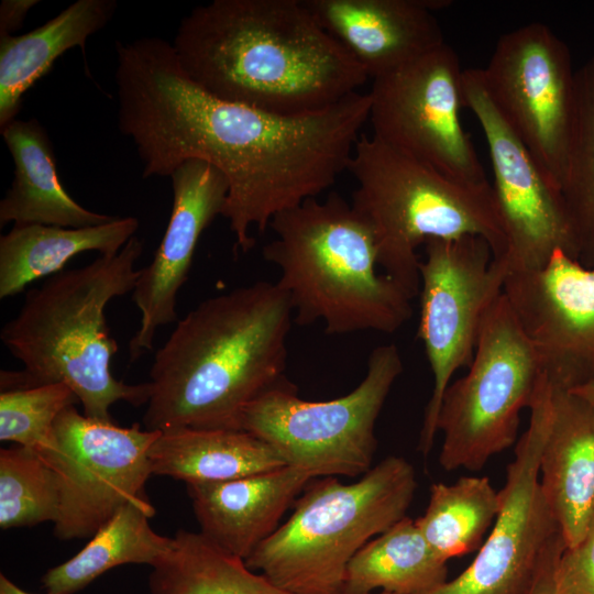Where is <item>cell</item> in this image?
I'll return each mask as SVG.
<instances>
[{
  "label": "cell",
  "instance_id": "obj_1",
  "mask_svg": "<svg viewBox=\"0 0 594 594\" xmlns=\"http://www.w3.org/2000/svg\"><path fill=\"white\" fill-rule=\"evenodd\" d=\"M370 94L353 92L324 109L275 113L219 99L199 89L184 105L176 140L186 158L205 161L227 178L222 217L234 250H251L252 228L331 187L346 170L370 117Z\"/></svg>",
  "mask_w": 594,
  "mask_h": 594
},
{
  "label": "cell",
  "instance_id": "obj_2",
  "mask_svg": "<svg viewBox=\"0 0 594 594\" xmlns=\"http://www.w3.org/2000/svg\"><path fill=\"white\" fill-rule=\"evenodd\" d=\"M173 50L210 95L282 113L324 109L369 79L302 0H213L194 8Z\"/></svg>",
  "mask_w": 594,
  "mask_h": 594
},
{
  "label": "cell",
  "instance_id": "obj_3",
  "mask_svg": "<svg viewBox=\"0 0 594 594\" xmlns=\"http://www.w3.org/2000/svg\"><path fill=\"white\" fill-rule=\"evenodd\" d=\"M293 319L277 283L258 280L201 301L155 353L145 429H241L245 408L288 381Z\"/></svg>",
  "mask_w": 594,
  "mask_h": 594
},
{
  "label": "cell",
  "instance_id": "obj_4",
  "mask_svg": "<svg viewBox=\"0 0 594 594\" xmlns=\"http://www.w3.org/2000/svg\"><path fill=\"white\" fill-rule=\"evenodd\" d=\"M142 252L143 243L134 235L118 253L64 270L30 289L0 332L2 343L24 366L1 371V391L64 383L85 416L103 421H112L110 408L117 402L146 405L148 382L127 384L111 372L118 344L105 314L110 300L134 289Z\"/></svg>",
  "mask_w": 594,
  "mask_h": 594
},
{
  "label": "cell",
  "instance_id": "obj_5",
  "mask_svg": "<svg viewBox=\"0 0 594 594\" xmlns=\"http://www.w3.org/2000/svg\"><path fill=\"white\" fill-rule=\"evenodd\" d=\"M268 228L275 238L262 254L279 270L297 324L323 322L327 334L394 333L410 319L411 298L378 272L371 227L338 193L276 215Z\"/></svg>",
  "mask_w": 594,
  "mask_h": 594
},
{
  "label": "cell",
  "instance_id": "obj_6",
  "mask_svg": "<svg viewBox=\"0 0 594 594\" xmlns=\"http://www.w3.org/2000/svg\"><path fill=\"white\" fill-rule=\"evenodd\" d=\"M352 207L371 227L383 273L413 299L420 288L417 250L428 240L481 237L493 257L507 244L490 183L459 182L375 136L361 134L349 162Z\"/></svg>",
  "mask_w": 594,
  "mask_h": 594
},
{
  "label": "cell",
  "instance_id": "obj_7",
  "mask_svg": "<svg viewBox=\"0 0 594 594\" xmlns=\"http://www.w3.org/2000/svg\"><path fill=\"white\" fill-rule=\"evenodd\" d=\"M417 487L414 466L391 455L354 483L308 484L290 517L245 559L288 594H343L350 560L406 517Z\"/></svg>",
  "mask_w": 594,
  "mask_h": 594
},
{
  "label": "cell",
  "instance_id": "obj_8",
  "mask_svg": "<svg viewBox=\"0 0 594 594\" xmlns=\"http://www.w3.org/2000/svg\"><path fill=\"white\" fill-rule=\"evenodd\" d=\"M366 366L353 391L330 400L301 399L295 384L286 381L245 408L241 429L312 479L364 475L376 451V420L404 369L393 343L374 348Z\"/></svg>",
  "mask_w": 594,
  "mask_h": 594
},
{
  "label": "cell",
  "instance_id": "obj_9",
  "mask_svg": "<svg viewBox=\"0 0 594 594\" xmlns=\"http://www.w3.org/2000/svg\"><path fill=\"white\" fill-rule=\"evenodd\" d=\"M468 373L446 389L437 420L440 465L479 471L517 439L541 376L534 344L503 294L487 310Z\"/></svg>",
  "mask_w": 594,
  "mask_h": 594
},
{
  "label": "cell",
  "instance_id": "obj_10",
  "mask_svg": "<svg viewBox=\"0 0 594 594\" xmlns=\"http://www.w3.org/2000/svg\"><path fill=\"white\" fill-rule=\"evenodd\" d=\"M510 274L504 257L495 258L481 237L425 243L419 263L420 318L418 338L433 375L418 449L427 455L433 446L443 394L453 374L473 361L483 319L503 294Z\"/></svg>",
  "mask_w": 594,
  "mask_h": 594
},
{
  "label": "cell",
  "instance_id": "obj_11",
  "mask_svg": "<svg viewBox=\"0 0 594 594\" xmlns=\"http://www.w3.org/2000/svg\"><path fill=\"white\" fill-rule=\"evenodd\" d=\"M158 435L140 424L119 427L89 418L75 405L63 410L48 441L36 450L57 481L55 537L91 538L120 507L145 495L152 475L148 450Z\"/></svg>",
  "mask_w": 594,
  "mask_h": 594
},
{
  "label": "cell",
  "instance_id": "obj_12",
  "mask_svg": "<svg viewBox=\"0 0 594 594\" xmlns=\"http://www.w3.org/2000/svg\"><path fill=\"white\" fill-rule=\"evenodd\" d=\"M550 391L542 374L529 407V426L507 466L491 534L459 576L426 594H529L550 552L564 542L539 481Z\"/></svg>",
  "mask_w": 594,
  "mask_h": 594
},
{
  "label": "cell",
  "instance_id": "obj_13",
  "mask_svg": "<svg viewBox=\"0 0 594 594\" xmlns=\"http://www.w3.org/2000/svg\"><path fill=\"white\" fill-rule=\"evenodd\" d=\"M460 62L447 43L373 78V136L466 184L488 183L460 121L464 107Z\"/></svg>",
  "mask_w": 594,
  "mask_h": 594
},
{
  "label": "cell",
  "instance_id": "obj_14",
  "mask_svg": "<svg viewBox=\"0 0 594 594\" xmlns=\"http://www.w3.org/2000/svg\"><path fill=\"white\" fill-rule=\"evenodd\" d=\"M481 72L494 106L559 190L575 103L569 47L532 22L502 35Z\"/></svg>",
  "mask_w": 594,
  "mask_h": 594
},
{
  "label": "cell",
  "instance_id": "obj_15",
  "mask_svg": "<svg viewBox=\"0 0 594 594\" xmlns=\"http://www.w3.org/2000/svg\"><path fill=\"white\" fill-rule=\"evenodd\" d=\"M462 91L464 107L476 117L487 142L492 187L507 244L502 257L510 273L541 268L558 250L575 260L560 191L494 106L481 68L463 70Z\"/></svg>",
  "mask_w": 594,
  "mask_h": 594
},
{
  "label": "cell",
  "instance_id": "obj_16",
  "mask_svg": "<svg viewBox=\"0 0 594 594\" xmlns=\"http://www.w3.org/2000/svg\"><path fill=\"white\" fill-rule=\"evenodd\" d=\"M504 294L550 385L594 383V270L558 250L541 268L510 273Z\"/></svg>",
  "mask_w": 594,
  "mask_h": 594
},
{
  "label": "cell",
  "instance_id": "obj_17",
  "mask_svg": "<svg viewBox=\"0 0 594 594\" xmlns=\"http://www.w3.org/2000/svg\"><path fill=\"white\" fill-rule=\"evenodd\" d=\"M173 207L152 262L141 268L132 299L141 312L140 327L129 342L131 362L153 349L160 327L176 321V300L188 279L202 232L222 216L229 193L224 175L201 160L183 162L169 176Z\"/></svg>",
  "mask_w": 594,
  "mask_h": 594
},
{
  "label": "cell",
  "instance_id": "obj_18",
  "mask_svg": "<svg viewBox=\"0 0 594 594\" xmlns=\"http://www.w3.org/2000/svg\"><path fill=\"white\" fill-rule=\"evenodd\" d=\"M369 78L394 72L444 44L441 0H302Z\"/></svg>",
  "mask_w": 594,
  "mask_h": 594
},
{
  "label": "cell",
  "instance_id": "obj_19",
  "mask_svg": "<svg viewBox=\"0 0 594 594\" xmlns=\"http://www.w3.org/2000/svg\"><path fill=\"white\" fill-rule=\"evenodd\" d=\"M550 388L539 481L565 546L572 547L594 519V396L581 388Z\"/></svg>",
  "mask_w": 594,
  "mask_h": 594
},
{
  "label": "cell",
  "instance_id": "obj_20",
  "mask_svg": "<svg viewBox=\"0 0 594 594\" xmlns=\"http://www.w3.org/2000/svg\"><path fill=\"white\" fill-rule=\"evenodd\" d=\"M312 480L306 472L284 465L241 479L186 486L200 532L245 560L276 531Z\"/></svg>",
  "mask_w": 594,
  "mask_h": 594
},
{
  "label": "cell",
  "instance_id": "obj_21",
  "mask_svg": "<svg viewBox=\"0 0 594 594\" xmlns=\"http://www.w3.org/2000/svg\"><path fill=\"white\" fill-rule=\"evenodd\" d=\"M1 135L14 164L13 180L0 201L1 227L13 222L86 228L116 218L90 211L69 196L58 177L53 144L36 119H15Z\"/></svg>",
  "mask_w": 594,
  "mask_h": 594
},
{
  "label": "cell",
  "instance_id": "obj_22",
  "mask_svg": "<svg viewBox=\"0 0 594 594\" xmlns=\"http://www.w3.org/2000/svg\"><path fill=\"white\" fill-rule=\"evenodd\" d=\"M118 8L116 0H77L22 35H0V128L15 120L23 95L66 51L80 47L86 59L89 36L101 31Z\"/></svg>",
  "mask_w": 594,
  "mask_h": 594
},
{
  "label": "cell",
  "instance_id": "obj_23",
  "mask_svg": "<svg viewBox=\"0 0 594 594\" xmlns=\"http://www.w3.org/2000/svg\"><path fill=\"white\" fill-rule=\"evenodd\" d=\"M148 458L152 474L186 484L235 480L286 465L267 442L243 429L163 430Z\"/></svg>",
  "mask_w": 594,
  "mask_h": 594
},
{
  "label": "cell",
  "instance_id": "obj_24",
  "mask_svg": "<svg viewBox=\"0 0 594 594\" xmlns=\"http://www.w3.org/2000/svg\"><path fill=\"white\" fill-rule=\"evenodd\" d=\"M139 226V219L131 216L86 228L13 226L0 237V298L15 296L34 280L64 271L77 254L118 253L134 237Z\"/></svg>",
  "mask_w": 594,
  "mask_h": 594
},
{
  "label": "cell",
  "instance_id": "obj_25",
  "mask_svg": "<svg viewBox=\"0 0 594 594\" xmlns=\"http://www.w3.org/2000/svg\"><path fill=\"white\" fill-rule=\"evenodd\" d=\"M155 508L146 495L120 507L86 546L42 578L46 594H75L98 576L122 564L154 566L167 553L173 537L156 534L150 525Z\"/></svg>",
  "mask_w": 594,
  "mask_h": 594
},
{
  "label": "cell",
  "instance_id": "obj_26",
  "mask_svg": "<svg viewBox=\"0 0 594 594\" xmlns=\"http://www.w3.org/2000/svg\"><path fill=\"white\" fill-rule=\"evenodd\" d=\"M447 562L404 517L363 546L350 560L343 594H426L447 582Z\"/></svg>",
  "mask_w": 594,
  "mask_h": 594
},
{
  "label": "cell",
  "instance_id": "obj_27",
  "mask_svg": "<svg viewBox=\"0 0 594 594\" xmlns=\"http://www.w3.org/2000/svg\"><path fill=\"white\" fill-rule=\"evenodd\" d=\"M152 569V594H288L201 532L178 530Z\"/></svg>",
  "mask_w": 594,
  "mask_h": 594
},
{
  "label": "cell",
  "instance_id": "obj_28",
  "mask_svg": "<svg viewBox=\"0 0 594 594\" xmlns=\"http://www.w3.org/2000/svg\"><path fill=\"white\" fill-rule=\"evenodd\" d=\"M501 507L499 491L485 476H462L452 484L433 483L416 524L435 553L448 561L482 544Z\"/></svg>",
  "mask_w": 594,
  "mask_h": 594
},
{
  "label": "cell",
  "instance_id": "obj_29",
  "mask_svg": "<svg viewBox=\"0 0 594 594\" xmlns=\"http://www.w3.org/2000/svg\"><path fill=\"white\" fill-rule=\"evenodd\" d=\"M575 260L594 270V57L575 72V103L560 184Z\"/></svg>",
  "mask_w": 594,
  "mask_h": 594
},
{
  "label": "cell",
  "instance_id": "obj_30",
  "mask_svg": "<svg viewBox=\"0 0 594 594\" xmlns=\"http://www.w3.org/2000/svg\"><path fill=\"white\" fill-rule=\"evenodd\" d=\"M59 506L56 476L32 448L0 450V527L10 529L54 522Z\"/></svg>",
  "mask_w": 594,
  "mask_h": 594
},
{
  "label": "cell",
  "instance_id": "obj_31",
  "mask_svg": "<svg viewBox=\"0 0 594 594\" xmlns=\"http://www.w3.org/2000/svg\"><path fill=\"white\" fill-rule=\"evenodd\" d=\"M78 402L64 383L1 391L0 440L37 450L48 441L59 414Z\"/></svg>",
  "mask_w": 594,
  "mask_h": 594
},
{
  "label": "cell",
  "instance_id": "obj_32",
  "mask_svg": "<svg viewBox=\"0 0 594 594\" xmlns=\"http://www.w3.org/2000/svg\"><path fill=\"white\" fill-rule=\"evenodd\" d=\"M553 590L554 594H594V519L584 537L560 554Z\"/></svg>",
  "mask_w": 594,
  "mask_h": 594
},
{
  "label": "cell",
  "instance_id": "obj_33",
  "mask_svg": "<svg viewBox=\"0 0 594 594\" xmlns=\"http://www.w3.org/2000/svg\"><path fill=\"white\" fill-rule=\"evenodd\" d=\"M38 0H2L0 4V35H13L22 25L28 12Z\"/></svg>",
  "mask_w": 594,
  "mask_h": 594
},
{
  "label": "cell",
  "instance_id": "obj_34",
  "mask_svg": "<svg viewBox=\"0 0 594 594\" xmlns=\"http://www.w3.org/2000/svg\"><path fill=\"white\" fill-rule=\"evenodd\" d=\"M565 547V543L561 542L550 552L529 594H554V568Z\"/></svg>",
  "mask_w": 594,
  "mask_h": 594
},
{
  "label": "cell",
  "instance_id": "obj_35",
  "mask_svg": "<svg viewBox=\"0 0 594 594\" xmlns=\"http://www.w3.org/2000/svg\"><path fill=\"white\" fill-rule=\"evenodd\" d=\"M0 594H33L24 591L11 580H9L4 574H0Z\"/></svg>",
  "mask_w": 594,
  "mask_h": 594
},
{
  "label": "cell",
  "instance_id": "obj_36",
  "mask_svg": "<svg viewBox=\"0 0 594 594\" xmlns=\"http://www.w3.org/2000/svg\"><path fill=\"white\" fill-rule=\"evenodd\" d=\"M594 396V383L579 387Z\"/></svg>",
  "mask_w": 594,
  "mask_h": 594
},
{
  "label": "cell",
  "instance_id": "obj_37",
  "mask_svg": "<svg viewBox=\"0 0 594 594\" xmlns=\"http://www.w3.org/2000/svg\"><path fill=\"white\" fill-rule=\"evenodd\" d=\"M378 594H391V593H386V592H381V593H378Z\"/></svg>",
  "mask_w": 594,
  "mask_h": 594
}]
</instances>
